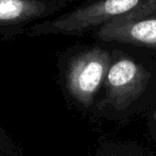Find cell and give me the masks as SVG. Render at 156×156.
Segmentation results:
<instances>
[{"mask_svg":"<svg viewBox=\"0 0 156 156\" xmlns=\"http://www.w3.org/2000/svg\"><path fill=\"white\" fill-rule=\"evenodd\" d=\"M154 5L156 0H99L54 20L35 26L33 32L37 34H79L97 26L101 27L117 17Z\"/></svg>","mask_w":156,"mask_h":156,"instance_id":"6da1fadb","label":"cell"},{"mask_svg":"<svg viewBox=\"0 0 156 156\" xmlns=\"http://www.w3.org/2000/svg\"><path fill=\"white\" fill-rule=\"evenodd\" d=\"M112 58L101 48H93L79 53L69 63L67 86L80 103L89 105L102 83L106 80Z\"/></svg>","mask_w":156,"mask_h":156,"instance_id":"7a4b0ae2","label":"cell"},{"mask_svg":"<svg viewBox=\"0 0 156 156\" xmlns=\"http://www.w3.org/2000/svg\"><path fill=\"white\" fill-rule=\"evenodd\" d=\"M97 35L105 41L156 49V5L117 17L101 26Z\"/></svg>","mask_w":156,"mask_h":156,"instance_id":"3957f363","label":"cell"},{"mask_svg":"<svg viewBox=\"0 0 156 156\" xmlns=\"http://www.w3.org/2000/svg\"><path fill=\"white\" fill-rule=\"evenodd\" d=\"M149 81V73L131 58H122L112 63L105 80L107 98L112 104L124 107L137 99Z\"/></svg>","mask_w":156,"mask_h":156,"instance_id":"277c9868","label":"cell"},{"mask_svg":"<svg viewBox=\"0 0 156 156\" xmlns=\"http://www.w3.org/2000/svg\"><path fill=\"white\" fill-rule=\"evenodd\" d=\"M49 9L43 0H0V30L26 25L45 16Z\"/></svg>","mask_w":156,"mask_h":156,"instance_id":"5b68a950","label":"cell"},{"mask_svg":"<svg viewBox=\"0 0 156 156\" xmlns=\"http://www.w3.org/2000/svg\"><path fill=\"white\" fill-rule=\"evenodd\" d=\"M154 118H155V120H156V113H155V115H154Z\"/></svg>","mask_w":156,"mask_h":156,"instance_id":"8992f818","label":"cell"}]
</instances>
